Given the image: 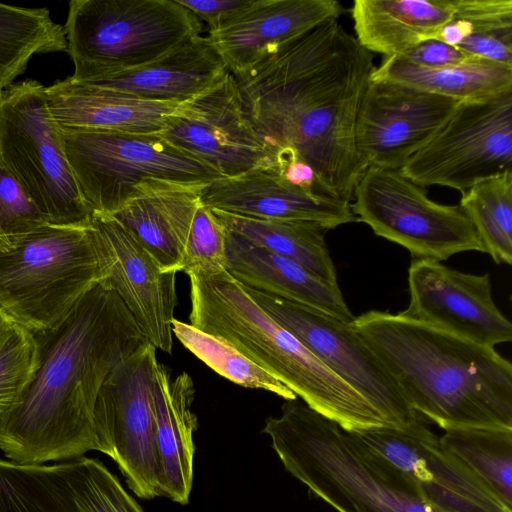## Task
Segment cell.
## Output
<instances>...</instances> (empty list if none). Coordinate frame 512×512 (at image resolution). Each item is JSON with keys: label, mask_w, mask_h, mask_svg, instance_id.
<instances>
[{"label": "cell", "mask_w": 512, "mask_h": 512, "mask_svg": "<svg viewBox=\"0 0 512 512\" xmlns=\"http://www.w3.org/2000/svg\"><path fill=\"white\" fill-rule=\"evenodd\" d=\"M372 53L330 19L234 77L245 116L277 153L307 163L332 197L351 202L368 165L355 127Z\"/></svg>", "instance_id": "obj_1"}, {"label": "cell", "mask_w": 512, "mask_h": 512, "mask_svg": "<svg viewBox=\"0 0 512 512\" xmlns=\"http://www.w3.org/2000/svg\"><path fill=\"white\" fill-rule=\"evenodd\" d=\"M38 361L0 420L12 462L44 464L97 450L93 412L110 373L149 341L119 296L99 282L54 327L32 332Z\"/></svg>", "instance_id": "obj_2"}, {"label": "cell", "mask_w": 512, "mask_h": 512, "mask_svg": "<svg viewBox=\"0 0 512 512\" xmlns=\"http://www.w3.org/2000/svg\"><path fill=\"white\" fill-rule=\"evenodd\" d=\"M352 325L424 421L512 429V364L495 348L401 313L371 310Z\"/></svg>", "instance_id": "obj_3"}, {"label": "cell", "mask_w": 512, "mask_h": 512, "mask_svg": "<svg viewBox=\"0 0 512 512\" xmlns=\"http://www.w3.org/2000/svg\"><path fill=\"white\" fill-rule=\"evenodd\" d=\"M188 276L191 325L230 341L344 430L388 428L368 401L267 314L228 271Z\"/></svg>", "instance_id": "obj_4"}, {"label": "cell", "mask_w": 512, "mask_h": 512, "mask_svg": "<svg viewBox=\"0 0 512 512\" xmlns=\"http://www.w3.org/2000/svg\"><path fill=\"white\" fill-rule=\"evenodd\" d=\"M262 432L285 469L337 512H442L354 432L297 399Z\"/></svg>", "instance_id": "obj_5"}, {"label": "cell", "mask_w": 512, "mask_h": 512, "mask_svg": "<svg viewBox=\"0 0 512 512\" xmlns=\"http://www.w3.org/2000/svg\"><path fill=\"white\" fill-rule=\"evenodd\" d=\"M103 279L90 224L0 236V313L31 332L57 325Z\"/></svg>", "instance_id": "obj_6"}, {"label": "cell", "mask_w": 512, "mask_h": 512, "mask_svg": "<svg viewBox=\"0 0 512 512\" xmlns=\"http://www.w3.org/2000/svg\"><path fill=\"white\" fill-rule=\"evenodd\" d=\"M63 27L78 83L144 66L203 31L178 0H72Z\"/></svg>", "instance_id": "obj_7"}, {"label": "cell", "mask_w": 512, "mask_h": 512, "mask_svg": "<svg viewBox=\"0 0 512 512\" xmlns=\"http://www.w3.org/2000/svg\"><path fill=\"white\" fill-rule=\"evenodd\" d=\"M65 153L91 213L114 215L142 184L162 181L200 188L222 177L160 134L60 126Z\"/></svg>", "instance_id": "obj_8"}, {"label": "cell", "mask_w": 512, "mask_h": 512, "mask_svg": "<svg viewBox=\"0 0 512 512\" xmlns=\"http://www.w3.org/2000/svg\"><path fill=\"white\" fill-rule=\"evenodd\" d=\"M0 163L48 223L88 226L91 211L68 162L45 86L24 80L0 90Z\"/></svg>", "instance_id": "obj_9"}, {"label": "cell", "mask_w": 512, "mask_h": 512, "mask_svg": "<svg viewBox=\"0 0 512 512\" xmlns=\"http://www.w3.org/2000/svg\"><path fill=\"white\" fill-rule=\"evenodd\" d=\"M352 200L356 221L367 224L377 236L403 246L413 259L442 261L460 252H484L472 222L459 205L431 200L424 187L399 169L368 166Z\"/></svg>", "instance_id": "obj_10"}, {"label": "cell", "mask_w": 512, "mask_h": 512, "mask_svg": "<svg viewBox=\"0 0 512 512\" xmlns=\"http://www.w3.org/2000/svg\"><path fill=\"white\" fill-rule=\"evenodd\" d=\"M156 348L148 342L103 383L93 412L97 451L111 457L140 498L158 496L154 398Z\"/></svg>", "instance_id": "obj_11"}, {"label": "cell", "mask_w": 512, "mask_h": 512, "mask_svg": "<svg viewBox=\"0 0 512 512\" xmlns=\"http://www.w3.org/2000/svg\"><path fill=\"white\" fill-rule=\"evenodd\" d=\"M399 170L422 187L461 193L512 170V90L459 102L437 134Z\"/></svg>", "instance_id": "obj_12"}, {"label": "cell", "mask_w": 512, "mask_h": 512, "mask_svg": "<svg viewBox=\"0 0 512 512\" xmlns=\"http://www.w3.org/2000/svg\"><path fill=\"white\" fill-rule=\"evenodd\" d=\"M244 288L267 314L368 401L389 428L406 429L424 421L413 410L379 357L356 332L352 322L246 286Z\"/></svg>", "instance_id": "obj_13"}, {"label": "cell", "mask_w": 512, "mask_h": 512, "mask_svg": "<svg viewBox=\"0 0 512 512\" xmlns=\"http://www.w3.org/2000/svg\"><path fill=\"white\" fill-rule=\"evenodd\" d=\"M159 134L222 177L274 165L277 154L245 116L229 72L215 87L181 103Z\"/></svg>", "instance_id": "obj_14"}, {"label": "cell", "mask_w": 512, "mask_h": 512, "mask_svg": "<svg viewBox=\"0 0 512 512\" xmlns=\"http://www.w3.org/2000/svg\"><path fill=\"white\" fill-rule=\"evenodd\" d=\"M353 432L434 508L442 512H512L443 448L424 421L406 429L382 427Z\"/></svg>", "instance_id": "obj_15"}, {"label": "cell", "mask_w": 512, "mask_h": 512, "mask_svg": "<svg viewBox=\"0 0 512 512\" xmlns=\"http://www.w3.org/2000/svg\"><path fill=\"white\" fill-rule=\"evenodd\" d=\"M104 273L101 281L122 300L147 340L170 354L177 306L176 273L164 272L134 234L113 215L92 213Z\"/></svg>", "instance_id": "obj_16"}, {"label": "cell", "mask_w": 512, "mask_h": 512, "mask_svg": "<svg viewBox=\"0 0 512 512\" xmlns=\"http://www.w3.org/2000/svg\"><path fill=\"white\" fill-rule=\"evenodd\" d=\"M460 101L370 80L358 110L355 141L368 166L401 169L451 117Z\"/></svg>", "instance_id": "obj_17"}, {"label": "cell", "mask_w": 512, "mask_h": 512, "mask_svg": "<svg viewBox=\"0 0 512 512\" xmlns=\"http://www.w3.org/2000/svg\"><path fill=\"white\" fill-rule=\"evenodd\" d=\"M410 302L402 315L494 348L512 340V324L492 297L488 273H464L440 261L413 259Z\"/></svg>", "instance_id": "obj_18"}, {"label": "cell", "mask_w": 512, "mask_h": 512, "mask_svg": "<svg viewBox=\"0 0 512 512\" xmlns=\"http://www.w3.org/2000/svg\"><path fill=\"white\" fill-rule=\"evenodd\" d=\"M129 497L95 458L54 464L0 459V512H124Z\"/></svg>", "instance_id": "obj_19"}, {"label": "cell", "mask_w": 512, "mask_h": 512, "mask_svg": "<svg viewBox=\"0 0 512 512\" xmlns=\"http://www.w3.org/2000/svg\"><path fill=\"white\" fill-rule=\"evenodd\" d=\"M199 199L215 211L259 219L313 222L329 229L356 221L350 202L292 185L274 165L215 179L199 189Z\"/></svg>", "instance_id": "obj_20"}, {"label": "cell", "mask_w": 512, "mask_h": 512, "mask_svg": "<svg viewBox=\"0 0 512 512\" xmlns=\"http://www.w3.org/2000/svg\"><path fill=\"white\" fill-rule=\"evenodd\" d=\"M343 7L337 0H254L229 25L208 37L234 77L330 19Z\"/></svg>", "instance_id": "obj_21"}, {"label": "cell", "mask_w": 512, "mask_h": 512, "mask_svg": "<svg viewBox=\"0 0 512 512\" xmlns=\"http://www.w3.org/2000/svg\"><path fill=\"white\" fill-rule=\"evenodd\" d=\"M52 116L70 129L159 134L181 103L147 101L70 77L45 87Z\"/></svg>", "instance_id": "obj_22"}, {"label": "cell", "mask_w": 512, "mask_h": 512, "mask_svg": "<svg viewBox=\"0 0 512 512\" xmlns=\"http://www.w3.org/2000/svg\"><path fill=\"white\" fill-rule=\"evenodd\" d=\"M227 74L209 37L200 35L144 66L85 84L147 101L185 103L215 87Z\"/></svg>", "instance_id": "obj_23"}, {"label": "cell", "mask_w": 512, "mask_h": 512, "mask_svg": "<svg viewBox=\"0 0 512 512\" xmlns=\"http://www.w3.org/2000/svg\"><path fill=\"white\" fill-rule=\"evenodd\" d=\"M226 268L242 285L352 322L339 287L297 262L257 246L227 230Z\"/></svg>", "instance_id": "obj_24"}, {"label": "cell", "mask_w": 512, "mask_h": 512, "mask_svg": "<svg viewBox=\"0 0 512 512\" xmlns=\"http://www.w3.org/2000/svg\"><path fill=\"white\" fill-rule=\"evenodd\" d=\"M203 187V186H202ZM201 188V187H200ZM151 180L113 216L127 227L164 272L182 271L199 189Z\"/></svg>", "instance_id": "obj_25"}, {"label": "cell", "mask_w": 512, "mask_h": 512, "mask_svg": "<svg viewBox=\"0 0 512 512\" xmlns=\"http://www.w3.org/2000/svg\"><path fill=\"white\" fill-rule=\"evenodd\" d=\"M194 394V384L189 374L183 372L171 378L168 369L163 364H157L154 398L158 496L182 505L189 502L193 483V434L197 429V417L191 410Z\"/></svg>", "instance_id": "obj_26"}, {"label": "cell", "mask_w": 512, "mask_h": 512, "mask_svg": "<svg viewBox=\"0 0 512 512\" xmlns=\"http://www.w3.org/2000/svg\"><path fill=\"white\" fill-rule=\"evenodd\" d=\"M452 14L453 0H355L351 8L358 43L386 58L437 39Z\"/></svg>", "instance_id": "obj_27"}, {"label": "cell", "mask_w": 512, "mask_h": 512, "mask_svg": "<svg viewBox=\"0 0 512 512\" xmlns=\"http://www.w3.org/2000/svg\"><path fill=\"white\" fill-rule=\"evenodd\" d=\"M371 80L401 84L460 102L474 101L512 90V66L472 58L457 65L428 68L393 56L375 66Z\"/></svg>", "instance_id": "obj_28"}, {"label": "cell", "mask_w": 512, "mask_h": 512, "mask_svg": "<svg viewBox=\"0 0 512 512\" xmlns=\"http://www.w3.org/2000/svg\"><path fill=\"white\" fill-rule=\"evenodd\" d=\"M212 211L229 232L291 259L339 287L336 268L325 243L328 227L313 222L259 219Z\"/></svg>", "instance_id": "obj_29"}, {"label": "cell", "mask_w": 512, "mask_h": 512, "mask_svg": "<svg viewBox=\"0 0 512 512\" xmlns=\"http://www.w3.org/2000/svg\"><path fill=\"white\" fill-rule=\"evenodd\" d=\"M467 55L512 66V0H453L438 37Z\"/></svg>", "instance_id": "obj_30"}, {"label": "cell", "mask_w": 512, "mask_h": 512, "mask_svg": "<svg viewBox=\"0 0 512 512\" xmlns=\"http://www.w3.org/2000/svg\"><path fill=\"white\" fill-rule=\"evenodd\" d=\"M64 51V27L47 8L0 3V90L15 83L36 54Z\"/></svg>", "instance_id": "obj_31"}, {"label": "cell", "mask_w": 512, "mask_h": 512, "mask_svg": "<svg viewBox=\"0 0 512 512\" xmlns=\"http://www.w3.org/2000/svg\"><path fill=\"white\" fill-rule=\"evenodd\" d=\"M444 431L439 437L443 448L512 508V429L454 427Z\"/></svg>", "instance_id": "obj_32"}, {"label": "cell", "mask_w": 512, "mask_h": 512, "mask_svg": "<svg viewBox=\"0 0 512 512\" xmlns=\"http://www.w3.org/2000/svg\"><path fill=\"white\" fill-rule=\"evenodd\" d=\"M459 206L472 222L484 252L495 263H512V170L461 193Z\"/></svg>", "instance_id": "obj_33"}, {"label": "cell", "mask_w": 512, "mask_h": 512, "mask_svg": "<svg viewBox=\"0 0 512 512\" xmlns=\"http://www.w3.org/2000/svg\"><path fill=\"white\" fill-rule=\"evenodd\" d=\"M172 332L190 352L229 381L245 388L272 392L286 401L297 399L293 391L227 339L175 318Z\"/></svg>", "instance_id": "obj_34"}, {"label": "cell", "mask_w": 512, "mask_h": 512, "mask_svg": "<svg viewBox=\"0 0 512 512\" xmlns=\"http://www.w3.org/2000/svg\"><path fill=\"white\" fill-rule=\"evenodd\" d=\"M37 361L34 334L4 318L0 326V420L29 384Z\"/></svg>", "instance_id": "obj_35"}, {"label": "cell", "mask_w": 512, "mask_h": 512, "mask_svg": "<svg viewBox=\"0 0 512 512\" xmlns=\"http://www.w3.org/2000/svg\"><path fill=\"white\" fill-rule=\"evenodd\" d=\"M226 239L225 226L200 202L186 241L182 271L187 275H214L227 271Z\"/></svg>", "instance_id": "obj_36"}, {"label": "cell", "mask_w": 512, "mask_h": 512, "mask_svg": "<svg viewBox=\"0 0 512 512\" xmlns=\"http://www.w3.org/2000/svg\"><path fill=\"white\" fill-rule=\"evenodd\" d=\"M47 223L18 181L0 163V236L25 233Z\"/></svg>", "instance_id": "obj_37"}, {"label": "cell", "mask_w": 512, "mask_h": 512, "mask_svg": "<svg viewBox=\"0 0 512 512\" xmlns=\"http://www.w3.org/2000/svg\"><path fill=\"white\" fill-rule=\"evenodd\" d=\"M188 8L201 22L204 21L209 32L222 29L236 20L254 0H178Z\"/></svg>", "instance_id": "obj_38"}, {"label": "cell", "mask_w": 512, "mask_h": 512, "mask_svg": "<svg viewBox=\"0 0 512 512\" xmlns=\"http://www.w3.org/2000/svg\"><path fill=\"white\" fill-rule=\"evenodd\" d=\"M396 57L428 68L457 65L475 58L467 55L456 46L449 45L438 39L421 42Z\"/></svg>", "instance_id": "obj_39"}, {"label": "cell", "mask_w": 512, "mask_h": 512, "mask_svg": "<svg viewBox=\"0 0 512 512\" xmlns=\"http://www.w3.org/2000/svg\"><path fill=\"white\" fill-rule=\"evenodd\" d=\"M4 318H5V317L0 313V326H1V324H2V322H3V320H4Z\"/></svg>", "instance_id": "obj_40"}]
</instances>
